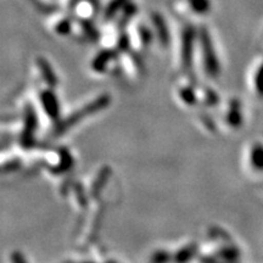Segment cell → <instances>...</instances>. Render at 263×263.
I'll return each instance as SVG.
<instances>
[{
    "instance_id": "ac0fdd59",
    "label": "cell",
    "mask_w": 263,
    "mask_h": 263,
    "mask_svg": "<svg viewBox=\"0 0 263 263\" xmlns=\"http://www.w3.org/2000/svg\"><path fill=\"white\" fill-rule=\"evenodd\" d=\"M182 99L184 101H185V103H188V104H192V103H194V101H195V98H194L193 93L189 89H184L182 91Z\"/></svg>"
},
{
    "instance_id": "6da1fadb",
    "label": "cell",
    "mask_w": 263,
    "mask_h": 263,
    "mask_svg": "<svg viewBox=\"0 0 263 263\" xmlns=\"http://www.w3.org/2000/svg\"><path fill=\"white\" fill-rule=\"evenodd\" d=\"M108 103H110V97H108V95H103V97H99L98 99H95V100L91 101L89 105L81 108V110L76 111V112L70 115L66 120L62 121L58 127V133H62V132L67 130L68 128L74 126L76 123L81 122L83 118L89 116V115H93L95 112H98V111L103 110V108L107 106Z\"/></svg>"
},
{
    "instance_id": "7c38bea8",
    "label": "cell",
    "mask_w": 263,
    "mask_h": 263,
    "mask_svg": "<svg viewBox=\"0 0 263 263\" xmlns=\"http://www.w3.org/2000/svg\"><path fill=\"white\" fill-rule=\"evenodd\" d=\"M26 132H25V139H31L32 138V133L33 130L35 129V126H37V120H35V115L33 111L29 108L28 112H27V116H26Z\"/></svg>"
},
{
    "instance_id": "2e32d148",
    "label": "cell",
    "mask_w": 263,
    "mask_h": 263,
    "mask_svg": "<svg viewBox=\"0 0 263 263\" xmlns=\"http://www.w3.org/2000/svg\"><path fill=\"white\" fill-rule=\"evenodd\" d=\"M228 121L229 123L234 127L239 126V124L241 123V117H240L238 108H233V110L230 111V114L228 115Z\"/></svg>"
},
{
    "instance_id": "44dd1931",
    "label": "cell",
    "mask_w": 263,
    "mask_h": 263,
    "mask_svg": "<svg viewBox=\"0 0 263 263\" xmlns=\"http://www.w3.org/2000/svg\"><path fill=\"white\" fill-rule=\"evenodd\" d=\"M83 263H93V262H83Z\"/></svg>"
},
{
    "instance_id": "7a4b0ae2",
    "label": "cell",
    "mask_w": 263,
    "mask_h": 263,
    "mask_svg": "<svg viewBox=\"0 0 263 263\" xmlns=\"http://www.w3.org/2000/svg\"><path fill=\"white\" fill-rule=\"evenodd\" d=\"M200 44H201L203 62H205L207 73L211 76L218 74L219 64L217 60L215 49H213L211 37H210L206 28H201V31H200Z\"/></svg>"
},
{
    "instance_id": "ffe728a7",
    "label": "cell",
    "mask_w": 263,
    "mask_h": 263,
    "mask_svg": "<svg viewBox=\"0 0 263 263\" xmlns=\"http://www.w3.org/2000/svg\"><path fill=\"white\" fill-rule=\"evenodd\" d=\"M201 263H230L227 262L223 259V261H219V259H216L215 257H210V256H203V257L200 258Z\"/></svg>"
},
{
    "instance_id": "ba28073f",
    "label": "cell",
    "mask_w": 263,
    "mask_h": 263,
    "mask_svg": "<svg viewBox=\"0 0 263 263\" xmlns=\"http://www.w3.org/2000/svg\"><path fill=\"white\" fill-rule=\"evenodd\" d=\"M129 0H111L105 10V18H111L120 11L121 9L128 5Z\"/></svg>"
},
{
    "instance_id": "e0dca14e",
    "label": "cell",
    "mask_w": 263,
    "mask_h": 263,
    "mask_svg": "<svg viewBox=\"0 0 263 263\" xmlns=\"http://www.w3.org/2000/svg\"><path fill=\"white\" fill-rule=\"evenodd\" d=\"M71 28V22L68 20H61L60 22L57 25V32L60 34H66V33L70 32Z\"/></svg>"
},
{
    "instance_id": "3957f363",
    "label": "cell",
    "mask_w": 263,
    "mask_h": 263,
    "mask_svg": "<svg viewBox=\"0 0 263 263\" xmlns=\"http://www.w3.org/2000/svg\"><path fill=\"white\" fill-rule=\"evenodd\" d=\"M194 39H195V31H194V28H184L182 41V61L185 67H189L190 64H192Z\"/></svg>"
},
{
    "instance_id": "8992f818",
    "label": "cell",
    "mask_w": 263,
    "mask_h": 263,
    "mask_svg": "<svg viewBox=\"0 0 263 263\" xmlns=\"http://www.w3.org/2000/svg\"><path fill=\"white\" fill-rule=\"evenodd\" d=\"M250 161L252 167L256 171H263V145L262 144H255L251 147L250 153Z\"/></svg>"
},
{
    "instance_id": "30bf717a",
    "label": "cell",
    "mask_w": 263,
    "mask_h": 263,
    "mask_svg": "<svg viewBox=\"0 0 263 263\" xmlns=\"http://www.w3.org/2000/svg\"><path fill=\"white\" fill-rule=\"evenodd\" d=\"M222 259H224L227 262L234 263L236 259L239 258V250L235 248H223L218 251L217 254Z\"/></svg>"
},
{
    "instance_id": "8fae6325",
    "label": "cell",
    "mask_w": 263,
    "mask_h": 263,
    "mask_svg": "<svg viewBox=\"0 0 263 263\" xmlns=\"http://www.w3.org/2000/svg\"><path fill=\"white\" fill-rule=\"evenodd\" d=\"M111 59V52L110 51H103L101 54H99L97 59H95L94 62H93V67L95 71L98 72H101L105 70V67H106V65L108 64V61H110Z\"/></svg>"
},
{
    "instance_id": "5b68a950",
    "label": "cell",
    "mask_w": 263,
    "mask_h": 263,
    "mask_svg": "<svg viewBox=\"0 0 263 263\" xmlns=\"http://www.w3.org/2000/svg\"><path fill=\"white\" fill-rule=\"evenodd\" d=\"M153 24L155 26V28L157 29V34H159V38H160V42L161 44L163 45H167L170 42V33H168V29H167V26H166V22H164V20L162 16L160 14H153Z\"/></svg>"
},
{
    "instance_id": "277c9868",
    "label": "cell",
    "mask_w": 263,
    "mask_h": 263,
    "mask_svg": "<svg viewBox=\"0 0 263 263\" xmlns=\"http://www.w3.org/2000/svg\"><path fill=\"white\" fill-rule=\"evenodd\" d=\"M42 103L43 106H44L47 114L51 118H57L59 115V103L55 98V95L51 93V91H45L44 94L42 95Z\"/></svg>"
},
{
    "instance_id": "d6986e66",
    "label": "cell",
    "mask_w": 263,
    "mask_h": 263,
    "mask_svg": "<svg viewBox=\"0 0 263 263\" xmlns=\"http://www.w3.org/2000/svg\"><path fill=\"white\" fill-rule=\"evenodd\" d=\"M11 261H12V263H27L25 256L18 251H15L14 254L11 255Z\"/></svg>"
},
{
    "instance_id": "9a60e30c",
    "label": "cell",
    "mask_w": 263,
    "mask_h": 263,
    "mask_svg": "<svg viewBox=\"0 0 263 263\" xmlns=\"http://www.w3.org/2000/svg\"><path fill=\"white\" fill-rule=\"evenodd\" d=\"M171 261V256L168 252L157 251L151 257V263H168Z\"/></svg>"
},
{
    "instance_id": "5bb4252c",
    "label": "cell",
    "mask_w": 263,
    "mask_h": 263,
    "mask_svg": "<svg viewBox=\"0 0 263 263\" xmlns=\"http://www.w3.org/2000/svg\"><path fill=\"white\" fill-rule=\"evenodd\" d=\"M255 87H256V90H257V93L263 97V64L259 66L258 71L256 72Z\"/></svg>"
},
{
    "instance_id": "52a82bcc",
    "label": "cell",
    "mask_w": 263,
    "mask_h": 263,
    "mask_svg": "<svg viewBox=\"0 0 263 263\" xmlns=\"http://www.w3.org/2000/svg\"><path fill=\"white\" fill-rule=\"evenodd\" d=\"M196 254V246L195 245H189L185 248L180 249L174 256V262L176 263H186L192 259Z\"/></svg>"
},
{
    "instance_id": "9c48e42d",
    "label": "cell",
    "mask_w": 263,
    "mask_h": 263,
    "mask_svg": "<svg viewBox=\"0 0 263 263\" xmlns=\"http://www.w3.org/2000/svg\"><path fill=\"white\" fill-rule=\"evenodd\" d=\"M38 65H39V68H41V72H42L43 77H44L45 82L50 85H54L55 83H57V78H55V74L52 73L50 66H49L48 62L45 60H43V59L41 58L38 60Z\"/></svg>"
},
{
    "instance_id": "4fadbf2b",
    "label": "cell",
    "mask_w": 263,
    "mask_h": 263,
    "mask_svg": "<svg viewBox=\"0 0 263 263\" xmlns=\"http://www.w3.org/2000/svg\"><path fill=\"white\" fill-rule=\"evenodd\" d=\"M189 5L196 14H206L210 10L211 3L210 0H189Z\"/></svg>"
},
{
    "instance_id": "7402d4cb",
    "label": "cell",
    "mask_w": 263,
    "mask_h": 263,
    "mask_svg": "<svg viewBox=\"0 0 263 263\" xmlns=\"http://www.w3.org/2000/svg\"><path fill=\"white\" fill-rule=\"evenodd\" d=\"M106 263H115V262H106Z\"/></svg>"
}]
</instances>
